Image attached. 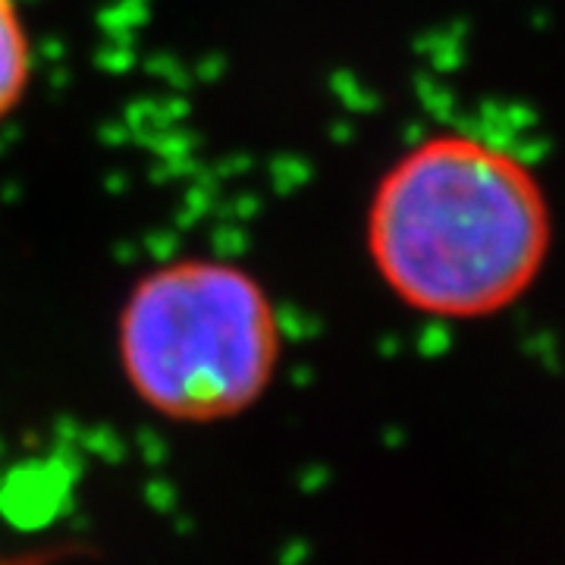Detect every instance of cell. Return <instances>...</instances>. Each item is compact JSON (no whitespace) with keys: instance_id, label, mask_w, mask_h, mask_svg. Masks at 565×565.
I'll list each match as a JSON object with an SVG mask.
<instances>
[{"instance_id":"6da1fadb","label":"cell","mask_w":565,"mask_h":565,"mask_svg":"<svg viewBox=\"0 0 565 565\" xmlns=\"http://www.w3.org/2000/svg\"><path fill=\"white\" fill-rule=\"evenodd\" d=\"M553 214L531 167L490 141L446 132L393 163L367 207V255L412 311L481 321L537 282Z\"/></svg>"},{"instance_id":"7a4b0ae2","label":"cell","mask_w":565,"mask_h":565,"mask_svg":"<svg viewBox=\"0 0 565 565\" xmlns=\"http://www.w3.org/2000/svg\"><path fill=\"white\" fill-rule=\"evenodd\" d=\"M117 352L126 384L154 415L230 422L274 384L280 318L239 264L182 258L132 286L117 321Z\"/></svg>"},{"instance_id":"3957f363","label":"cell","mask_w":565,"mask_h":565,"mask_svg":"<svg viewBox=\"0 0 565 565\" xmlns=\"http://www.w3.org/2000/svg\"><path fill=\"white\" fill-rule=\"evenodd\" d=\"M29 39L17 0H0V120L20 104L29 85Z\"/></svg>"}]
</instances>
